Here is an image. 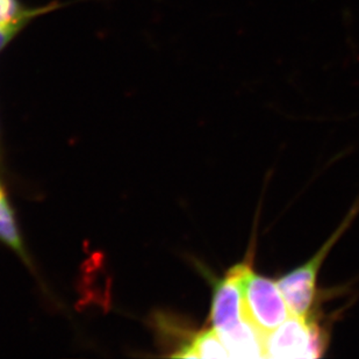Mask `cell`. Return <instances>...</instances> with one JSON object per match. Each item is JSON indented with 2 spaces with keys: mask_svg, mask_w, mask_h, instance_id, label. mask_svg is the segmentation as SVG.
I'll use <instances>...</instances> for the list:
<instances>
[{
  "mask_svg": "<svg viewBox=\"0 0 359 359\" xmlns=\"http://www.w3.org/2000/svg\"><path fill=\"white\" fill-rule=\"evenodd\" d=\"M244 316L264 335L292 316L278 284L251 270L243 285Z\"/></svg>",
  "mask_w": 359,
  "mask_h": 359,
  "instance_id": "obj_2",
  "label": "cell"
},
{
  "mask_svg": "<svg viewBox=\"0 0 359 359\" xmlns=\"http://www.w3.org/2000/svg\"><path fill=\"white\" fill-rule=\"evenodd\" d=\"M264 342L266 358H319L325 350L319 325L294 314L266 334Z\"/></svg>",
  "mask_w": 359,
  "mask_h": 359,
  "instance_id": "obj_1",
  "label": "cell"
},
{
  "mask_svg": "<svg viewBox=\"0 0 359 359\" xmlns=\"http://www.w3.org/2000/svg\"><path fill=\"white\" fill-rule=\"evenodd\" d=\"M175 356L180 358H231L227 348L213 328L200 332L190 346Z\"/></svg>",
  "mask_w": 359,
  "mask_h": 359,
  "instance_id": "obj_6",
  "label": "cell"
},
{
  "mask_svg": "<svg viewBox=\"0 0 359 359\" xmlns=\"http://www.w3.org/2000/svg\"><path fill=\"white\" fill-rule=\"evenodd\" d=\"M220 339L231 358H266L265 335L247 316L236 328Z\"/></svg>",
  "mask_w": 359,
  "mask_h": 359,
  "instance_id": "obj_5",
  "label": "cell"
},
{
  "mask_svg": "<svg viewBox=\"0 0 359 359\" xmlns=\"http://www.w3.org/2000/svg\"><path fill=\"white\" fill-rule=\"evenodd\" d=\"M0 241L10 245L13 250L17 251L18 254L25 257L24 245L18 231L13 210L7 201L6 194L1 185H0Z\"/></svg>",
  "mask_w": 359,
  "mask_h": 359,
  "instance_id": "obj_7",
  "label": "cell"
},
{
  "mask_svg": "<svg viewBox=\"0 0 359 359\" xmlns=\"http://www.w3.org/2000/svg\"><path fill=\"white\" fill-rule=\"evenodd\" d=\"M15 25L7 24V22H0V44L3 43L7 34H10L13 31Z\"/></svg>",
  "mask_w": 359,
  "mask_h": 359,
  "instance_id": "obj_9",
  "label": "cell"
},
{
  "mask_svg": "<svg viewBox=\"0 0 359 359\" xmlns=\"http://www.w3.org/2000/svg\"><path fill=\"white\" fill-rule=\"evenodd\" d=\"M251 270L250 263L235 265L214 291L210 320L220 337L243 321V285Z\"/></svg>",
  "mask_w": 359,
  "mask_h": 359,
  "instance_id": "obj_4",
  "label": "cell"
},
{
  "mask_svg": "<svg viewBox=\"0 0 359 359\" xmlns=\"http://www.w3.org/2000/svg\"><path fill=\"white\" fill-rule=\"evenodd\" d=\"M0 22L18 25L17 6L13 0H0Z\"/></svg>",
  "mask_w": 359,
  "mask_h": 359,
  "instance_id": "obj_8",
  "label": "cell"
},
{
  "mask_svg": "<svg viewBox=\"0 0 359 359\" xmlns=\"http://www.w3.org/2000/svg\"><path fill=\"white\" fill-rule=\"evenodd\" d=\"M353 219L351 213L344 224L334 233L332 238L325 242V245L316 252V256L307 262L300 268L295 269L293 271L285 275L283 278L277 281L281 293L284 295L285 300L287 302L292 314L307 318L312 309L313 304L316 300V280L319 275L320 268L323 264L327 255L336 242L342 236L346 228Z\"/></svg>",
  "mask_w": 359,
  "mask_h": 359,
  "instance_id": "obj_3",
  "label": "cell"
}]
</instances>
